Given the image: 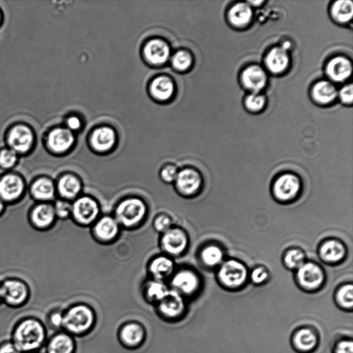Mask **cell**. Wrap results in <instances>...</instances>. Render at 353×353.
I'll return each mask as SVG.
<instances>
[{
    "mask_svg": "<svg viewBox=\"0 0 353 353\" xmlns=\"http://www.w3.org/2000/svg\"><path fill=\"white\" fill-rule=\"evenodd\" d=\"M46 332L42 323L34 318L19 321L12 332V343L22 353H31L46 341Z\"/></svg>",
    "mask_w": 353,
    "mask_h": 353,
    "instance_id": "cell-1",
    "label": "cell"
},
{
    "mask_svg": "<svg viewBox=\"0 0 353 353\" xmlns=\"http://www.w3.org/2000/svg\"><path fill=\"white\" fill-rule=\"evenodd\" d=\"M4 139L7 147L18 155L27 154L34 147L36 133L29 123L16 121L6 128Z\"/></svg>",
    "mask_w": 353,
    "mask_h": 353,
    "instance_id": "cell-2",
    "label": "cell"
},
{
    "mask_svg": "<svg viewBox=\"0 0 353 353\" xmlns=\"http://www.w3.org/2000/svg\"><path fill=\"white\" fill-rule=\"evenodd\" d=\"M147 211V205L141 198L128 197L117 205L114 217L120 226L133 228L142 223Z\"/></svg>",
    "mask_w": 353,
    "mask_h": 353,
    "instance_id": "cell-3",
    "label": "cell"
},
{
    "mask_svg": "<svg viewBox=\"0 0 353 353\" xmlns=\"http://www.w3.org/2000/svg\"><path fill=\"white\" fill-rule=\"evenodd\" d=\"M94 316L92 310L85 305H77L63 314L62 327L69 333L80 335L92 327Z\"/></svg>",
    "mask_w": 353,
    "mask_h": 353,
    "instance_id": "cell-4",
    "label": "cell"
},
{
    "mask_svg": "<svg viewBox=\"0 0 353 353\" xmlns=\"http://www.w3.org/2000/svg\"><path fill=\"white\" fill-rule=\"evenodd\" d=\"M99 213L98 202L90 196H79L72 203L71 216L80 225H92L99 219Z\"/></svg>",
    "mask_w": 353,
    "mask_h": 353,
    "instance_id": "cell-5",
    "label": "cell"
},
{
    "mask_svg": "<svg viewBox=\"0 0 353 353\" xmlns=\"http://www.w3.org/2000/svg\"><path fill=\"white\" fill-rule=\"evenodd\" d=\"M45 147L54 154H63L69 151L74 143L73 132L63 126L48 129L43 137Z\"/></svg>",
    "mask_w": 353,
    "mask_h": 353,
    "instance_id": "cell-6",
    "label": "cell"
},
{
    "mask_svg": "<svg viewBox=\"0 0 353 353\" xmlns=\"http://www.w3.org/2000/svg\"><path fill=\"white\" fill-rule=\"evenodd\" d=\"M188 244V236L184 230L172 226L161 234L160 245L161 249L169 256H181L185 252Z\"/></svg>",
    "mask_w": 353,
    "mask_h": 353,
    "instance_id": "cell-7",
    "label": "cell"
},
{
    "mask_svg": "<svg viewBox=\"0 0 353 353\" xmlns=\"http://www.w3.org/2000/svg\"><path fill=\"white\" fill-rule=\"evenodd\" d=\"M199 281L197 275L189 269L175 270L170 276V289L183 297L190 296L198 290Z\"/></svg>",
    "mask_w": 353,
    "mask_h": 353,
    "instance_id": "cell-8",
    "label": "cell"
},
{
    "mask_svg": "<svg viewBox=\"0 0 353 353\" xmlns=\"http://www.w3.org/2000/svg\"><path fill=\"white\" fill-rule=\"evenodd\" d=\"M157 305L160 315L167 319H179L185 310L183 297L170 288Z\"/></svg>",
    "mask_w": 353,
    "mask_h": 353,
    "instance_id": "cell-9",
    "label": "cell"
},
{
    "mask_svg": "<svg viewBox=\"0 0 353 353\" xmlns=\"http://www.w3.org/2000/svg\"><path fill=\"white\" fill-rule=\"evenodd\" d=\"M1 285L3 301L11 307H19L24 304L29 296L27 285L18 280H7Z\"/></svg>",
    "mask_w": 353,
    "mask_h": 353,
    "instance_id": "cell-10",
    "label": "cell"
},
{
    "mask_svg": "<svg viewBox=\"0 0 353 353\" xmlns=\"http://www.w3.org/2000/svg\"><path fill=\"white\" fill-rule=\"evenodd\" d=\"M219 276L225 285L236 288L241 286L245 281L247 271L241 263L234 260H229L221 265Z\"/></svg>",
    "mask_w": 353,
    "mask_h": 353,
    "instance_id": "cell-11",
    "label": "cell"
},
{
    "mask_svg": "<svg viewBox=\"0 0 353 353\" xmlns=\"http://www.w3.org/2000/svg\"><path fill=\"white\" fill-rule=\"evenodd\" d=\"M93 236L100 243H110L118 236L121 226L114 216L105 215L93 224Z\"/></svg>",
    "mask_w": 353,
    "mask_h": 353,
    "instance_id": "cell-12",
    "label": "cell"
},
{
    "mask_svg": "<svg viewBox=\"0 0 353 353\" xmlns=\"http://www.w3.org/2000/svg\"><path fill=\"white\" fill-rule=\"evenodd\" d=\"M174 183L178 193L183 196H190L198 191L201 179L196 170L184 168L179 170Z\"/></svg>",
    "mask_w": 353,
    "mask_h": 353,
    "instance_id": "cell-13",
    "label": "cell"
},
{
    "mask_svg": "<svg viewBox=\"0 0 353 353\" xmlns=\"http://www.w3.org/2000/svg\"><path fill=\"white\" fill-rule=\"evenodd\" d=\"M24 190V182L15 174H7L0 179V198L6 201L19 199Z\"/></svg>",
    "mask_w": 353,
    "mask_h": 353,
    "instance_id": "cell-14",
    "label": "cell"
},
{
    "mask_svg": "<svg viewBox=\"0 0 353 353\" xmlns=\"http://www.w3.org/2000/svg\"><path fill=\"white\" fill-rule=\"evenodd\" d=\"M267 74L258 65H252L245 68L241 74L243 85L252 92H259L266 85Z\"/></svg>",
    "mask_w": 353,
    "mask_h": 353,
    "instance_id": "cell-15",
    "label": "cell"
},
{
    "mask_svg": "<svg viewBox=\"0 0 353 353\" xmlns=\"http://www.w3.org/2000/svg\"><path fill=\"white\" fill-rule=\"evenodd\" d=\"M325 72L331 80L336 82H343L351 76L352 65L347 58L337 56L327 62Z\"/></svg>",
    "mask_w": 353,
    "mask_h": 353,
    "instance_id": "cell-16",
    "label": "cell"
},
{
    "mask_svg": "<svg viewBox=\"0 0 353 353\" xmlns=\"http://www.w3.org/2000/svg\"><path fill=\"white\" fill-rule=\"evenodd\" d=\"M174 262L168 255H160L152 259L148 265V271L152 279L164 281L174 272Z\"/></svg>",
    "mask_w": 353,
    "mask_h": 353,
    "instance_id": "cell-17",
    "label": "cell"
},
{
    "mask_svg": "<svg viewBox=\"0 0 353 353\" xmlns=\"http://www.w3.org/2000/svg\"><path fill=\"white\" fill-rule=\"evenodd\" d=\"M299 188V179L293 174H285L277 179L274 190L277 198L288 200L296 195Z\"/></svg>",
    "mask_w": 353,
    "mask_h": 353,
    "instance_id": "cell-18",
    "label": "cell"
},
{
    "mask_svg": "<svg viewBox=\"0 0 353 353\" xmlns=\"http://www.w3.org/2000/svg\"><path fill=\"white\" fill-rule=\"evenodd\" d=\"M144 55L152 64H163L170 56V48L163 40L155 39L149 41L144 46Z\"/></svg>",
    "mask_w": 353,
    "mask_h": 353,
    "instance_id": "cell-19",
    "label": "cell"
},
{
    "mask_svg": "<svg viewBox=\"0 0 353 353\" xmlns=\"http://www.w3.org/2000/svg\"><path fill=\"white\" fill-rule=\"evenodd\" d=\"M82 190V183L78 176L72 174L61 176L57 184V190L64 200L77 198Z\"/></svg>",
    "mask_w": 353,
    "mask_h": 353,
    "instance_id": "cell-20",
    "label": "cell"
},
{
    "mask_svg": "<svg viewBox=\"0 0 353 353\" xmlns=\"http://www.w3.org/2000/svg\"><path fill=\"white\" fill-rule=\"evenodd\" d=\"M289 62L290 59L287 50L282 46L273 48L265 58L266 68L274 74H280L285 71Z\"/></svg>",
    "mask_w": 353,
    "mask_h": 353,
    "instance_id": "cell-21",
    "label": "cell"
},
{
    "mask_svg": "<svg viewBox=\"0 0 353 353\" xmlns=\"http://www.w3.org/2000/svg\"><path fill=\"white\" fill-rule=\"evenodd\" d=\"M297 276L300 283L307 288H317L323 280L319 267L311 263H303L299 268Z\"/></svg>",
    "mask_w": 353,
    "mask_h": 353,
    "instance_id": "cell-22",
    "label": "cell"
},
{
    "mask_svg": "<svg viewBox=\"0 0 353 353\" xmlns=\"http://www.w3.org/2000/svg\"><path fill=\"white\" fill-rule=\"evenodd\" d=\"M115 132L108 127L96 129L90 139L92 147L99 152H105L111 150L115 144Z\"/></svg>",
    "mask_w": 353,
    "mask_h": 353,
    "instance_id": "cell-23",
    "label": "cell"
},
{
    "mask_svg": "<svg viewBox=\"0 0 353 353\" xmlns=\"http://www.w3.org/2000/svg\"><path fill=\"white\" fill-rule=\"evenodd\" d=\"M252 14L251 6L247 2H239L230 9L228 18L234 27L244 28L250 23Z\"/></svg>",
    "mask_w": 353,
    "mask_h": 353,
    "instance_id": "cell-24",
    "label": "cell"
},
{
    "mask_svg": "<svg viewBox=\"0 0 353 353\" xmlns=\"http://www.w3.org/2000/svg\"><path fill=\"white\" fill-rule=\"evenodd\" d=\"M338 94L337 90L331 82L322 80L315 83L312 89V96L314 101L321 105L332 102Z\"/></svg>",
    "mask_w": 353,
    "mask_h": 353,
    "instance_id": "cell-25",
    "label": "cell"
},
{
    "mask_svg": "<svg viewBox=\"0 0 353 353\" xmlns=\"http://www.w3.org/2000/svg\"><path fill=\"white\" fill-rule=\"evenodd\" d=\"M55 218L54 207L48 203L37 205L31 213L33 224L39 228H48L54 223Z\"/></svg>",
    "mask_w": 353,
    "mask_h": 353,
    "instance_id": "cell-26",
    "label": "cell"
},
{
    "mask_svg": "<svg viewBox=\"0 0 353 353\" xmlns=\"http://www.w3.org/2000/svg\"><path fill=\"white\" fill-rule=\"evenodd\" d=\"M121 342L128 347H134L141 343L144 339L143 327L135 323H130L122 327L120 331Z\"/></svg>",
    "mask_w": 353,
    "mask_h": 353,
    "instance_id": "cell-27",
    "label": "cell"
},
{
    "mask_svg": "<svg viewBox=\"0 0 353 353\" xmlns=\"http://www.w3.org/2000/svg\"><path fill=\"white\" fill-rule=\"evenodd\" d=\"M74 343L66 333H59L53 336L46 346V353H73Z\"/></svg>",
    "mask_w": 353,
    "mask_h": 353,
    "instance_id": "cell-28",
    "label": "cell"
},
{
    "mask_svg": "<svg viewBox=\"0 0 353 353\" xmlns=\"http://www.w3.org/2000/svg\"><path fill=\"white\" fill-rule=\"evenodd\" d=\"M174 84L166 76L156 77L150 84V92L159 100L165 101L170 99L174 92Z\"/></svg>",
    "mask_w": 353,
    "mask_h": 353,
    "instance_id": "cell-29",
    "label": "cell"
},
{
    "mask_svg": "<svg viewBox=\"0 0 353 353\" xmlns=\"http://www.w3.org/2000/svg\"><path fill=\"white\" fill-rule=\"evenodd\" d=\"M30 190L36 199L49 201L54 197L56 188L52 180L41 177L32 184Z\"/></svg>",
    "mask_w": 353,
    "mask_h": 353,
    "instance_id": "cell-30",
    "label": "cell"
},
{
    "mask_svg": "<svg viewBox=\"0 0 353 353\" xmlns=\"http://www.w3.org/2000/svg\"><path fill=\"white\" fill-rule=\"evenodd\" d=\"M170 288L163 281L151 279L145 284L144 293L146 299L157 304L168 293Z\"/></svg>",
    "mask_w": 353,
    "mask_h": 353,
    "instance_id": "cell-31",
    "label": "cell"
},
{
    "mask_svg": "<svg viewBox=\"0 0 353 353\" xmlns=\"http://www.w3.org/2000/svg\"><path fill=\"white\" fill-rule=\"evenodd\" d=\"M331 14L336 22L341 23L349 22L353 16L352 1L350 0L335 1L331 8Z\"/></svg>",
    "mask_w": 353,
    "mask_h": 353,
    "instance_id": "cell-32",
    "label": "cell"
},
{
    "mask_svg": "<svg viewBox=\"0 0 353 353\" xmlns=\"http://www.w3.org/2000/svg\"><path fill=\"white\" fill-rule=\"evenodd\" d=\"M343 246L336 241H330L325 243L321 248L323 258L329 261H336L344 255Z\"/></svg>",
    "mask_w": 353,
    "mask_h": 353,
    "instance_id": "cell-33",
    "label": "cell"
},
{
    "mask_svg": "<svg viewBox=\"0 0 353 353\" xmlns=\"http://www.w3.org/2000/svg\"><path fill=\"white\" fill-rule=\"evenodd\" d=\"M294 342L300 350L307 351L315 346L316 338L310 330L302 329L296 334Z\"/></svg>",
    "mask_w": 353,
    "mask_h": 353,
    "instance_id": "cell-34",
    "label": "cell"
},
{
    "mask_svg": "<svg viewBox=\"0 0 353 353\" xmlns=\"http://www.w3.org/2000/svg\"><path fill=\"white\" fill-rule=\"evenodd\" d=\"M222 257L223 254L220 249L214 245L205 248L201 252V259L203 263L210 266L219 263Z\"/></svg>",
    "mask_w": 353,
    "mask_h": 353,
    "instance_id": "cell-35",
    "label": "cell"
},
{
    "mask_svg": "<svg viewBox=\"0 0 353 353\" xmlns=\"http://www.w3.org/2000/svg\"><path fill=\"white\" fill-rule=\"evenodd\" d=\"M172 63L175 69L184 71L188 69L192 63L191 54L185 50H179L172 57Z\"/></svg>",
    "mask_w": 353,
    "mask_h": 353,
    "instance_id": "cell-36",
    "label": "cell"
},
{
    "mask_svg": "<svg viewBox=\"0 0 353 353\" xmlns=\"http://www.w3.org/2000/svg\"><path fill=\"white\" fill-rule=\"evenodd\" d=\"M265 98L259 92H252L245 99V105L251 112H259L263 109Z\"/></svg>",
    "mask_w": 353,
    "mask_h": 353,
    "instance_id": "cell-37",
    "label": "cell"
},
{
    "mask_svg": "<svg viewBox=\"0 0 353 353\" xmlns=\"http://www.w3.org/2000/svg\"><path fill=\"white\" fill-rule=\"evenodd\" d=\"M18 154L8 147L0 149V167L8 170L13 168L18 161Z\"/></svg>",
    "mask_w": 353,
    "mask_h": 353,
    "instance_id": "cell-38",
    "label": "cell"
},
{
    "mask_svg": "<svg viewBox=\"0 0 353 353\" xmlns=\"http://www.w3.org/2000/svg\"><path fill=\"white\" fill-rule=\"evenodd\" d=\"M337 298L339 303L346 307H351L353 305V287L349 284L343 286L338 292Z\"/></svg>",
    "mask_w": 353,
    "mask_h": 353,
    "instance_id": "cell-39",
    "label": "cell"
},
{
    "mask_svg": "<svg viewBox=\"0 0 353 353\" xmlns=\"http://www.w3.org/2000/svg\"><path fill=\"white\" fill-rule=\"evenodd\" d=\"M53 207L56 217L64 219L71 216L72 203L68 201L57 200Z\"/></svg>",
    "mask_w": 353,
    "mask_h": 353,
    "instance_id": "cell-40",
    "label": "cell"
},
{
    "mask_svg": "<svg viewBox=\"0 0 353 353\" xmlns=\"http://www.w3.org/2000/svg\"><path fill=\"white\" fill-rule=\"evenodd\" d=\"M178 172L179 170L176 166L172 164H168L161 169L159 176L165 183H174Z\"/></svg>",
    "mask_w": 353,
    "mask_h": 353,
    "instance_id": "cell-41",
    "label": "cell"
},
{
    "mask_svg": "<svg viewBox=\"0 0 353 353\" xmlns=\"http://www.w3.org/2000/svg\"><path fill=\"white\" fill-rule=\"evenodd\" d=\"M285 261L290 268H299L303 264L304 256L301 252L293 250L288 252Z\"/></svg>",
    "mask_w": 353,
    "mask_h": 353,
    "instance_id": "cell-42",
    "label": "cell"
},
{
    "mask_svg": "<svg viewBox=\"0 0 353 353\" xmlns=\"http://www.w3.org/2000/svg\"><path fill=\"white\" fill-rule=\"evenodd\" d=\"M153 226L157 232L162 234L172 226V221L168 215L162 214L155 217Z\"/></svg>",
    "mask_w": 353,
    "mask_h": 353,
    "instance_id": "cell-43",
    "label": "cell"
},
{
    "mask_svg": "<svg viewBox=\"0 0 353 353\" xmlns=\"http://www.w3.org/2000/svg\"><path fill=\"white\" fill-rule=\"evenodd\" d=\"M352 85L348 84L344 85L339 92L341 101L347 105H351L353 101Z\"/></svg>",
    "mask_w": 353,
    "mask_h": 353,
    "instance_id": "cell-44",
    "label": "cell"
},
{
    "mask_svg": "<svg viewBox=\"0 0 353 353\" xmlns=\"http://www.w3.org/2000/svg\"><path fill=\"white\" fill-rule=\"evenodd\" d=\"M336 353H353L352 341L344 340L339 342L336 347Z\"/></svg>",
    "mask_w": 353,
    "mask_h": 353,
    "instance_id": "cell-45",
    "label": "cell"
},
{
    "mask_svg": "<svg viewBox=\"0 0 353 353\" xmlns=\"http://www.w3.org/2000/svg\"><path fill=\"white\" fill-rule=\"evenodd\" d=\"M251 277L254 283H259L266 279L268 274L263 268H259L252 272Z\"/></svg>",
    "mask_w": 353,
    "mask_h": 353,
    "instance_id": "cell-46",
    "label": "cell"
},
{
    "mask_svg": "<svg viewBox=\"0 0 353 353\" xmlns=\"http://www.w3.org/2000/svg\"><path fill=\"white\" fill-rule=\"evenodd\" d=\"M81 121L76 116H70L65 121V128L71 130H77L81 128Z\"/></svg>",
    "mask_w": 353,
    "mask_h": 353,
    "instance_id": "cell-47",
    "label": "cell"
},
{
    "mask_svg": "<svg viewBox=\"0 0 353 353\" xmlns=\"http://www.w3.org/2000/svg\"><path fill=\"white\" fill-rule=\"evenodd\" d=\"M0 353H22L12 341H7L0 345Z\"/></svg>",
    "mask_w": 353,
    "mask_h": 353,
    "instance_id": "cell-48",
    "label": "cell"
},
{
    "mask_svg": "<svg viewBox=\"0 0 353 353\" xmlns=\"http://www.w3.org/2000/svg\"><path fill=\"white\" fill-rule=\"evenodd\" d=\"M63 314L54 312L50 317V323L55 327L62 326Z\"/></svg>",
    "mask_w": 353,
    "mask_h": 353,
    "instance_id": "cell-49",
    "label": "cell"
},
{
    "mask_svg": "<svg viewBox=\"0 0 353 353\" xmlns=\"http://www.w3.org/2000/svg\"><path fill=\"white\" fill-rule=\"evenodd\" d=\"M264 1H248L247 3L251 6H256V4L257 3L259 6H260L261 3H263Z\"/></svg>",
    "mask_w": 353,
    "mask_h": 353,
    "instance_id": "cell-50",
    "label": "cell"
},
{
    "mask_svg": "<svg viewBox=\"0 0 353 353\" xmlns=\"http://www.w3.org/2000/svg\"><path fill=\"white\" fill-rule=\"evenodd\" d=\"M3 13L2 10L0 8V26L3 23Z\"/></svg>",
    "mask_w": 353,
    "mask_h": 353,
    "instance_id": "cell-51",
    "label": "cell"
},
{
    "mask_svg": "<svg viewBox=\"0 0 353 353\" xmlns=\"http://www.w3.org/2000/svg\"><path fill=\"white\" fill-rule=\"evenodd\" d=\"M3 301V291L1 288V285H0V302Z\"/></svg>",
    "mask_w": 353,
    "mask_h": 353,
    "instance_id": "cell-52",
    "label": "cell"
},
{
    "mask_svg": "<svg viewBox=\"0 0 353 353\" xmlns=\"http://www.w3.org/2000/svg\"><path fill=\"white\" fill-rule=\"evenodd\" d=\"M4 205L1 200L0 199V214L2 212L3 210Z\"/></svg>",
    "mask_w": 353,
    "mask_h": 353,
    "instance_id": "cell-53",
    "label": "cell"
}]
</instances>
